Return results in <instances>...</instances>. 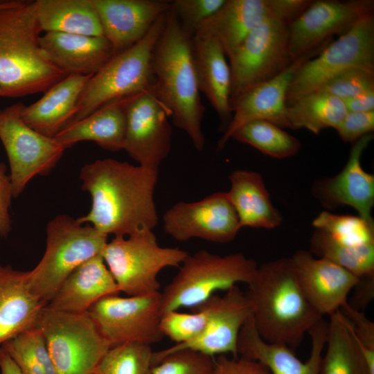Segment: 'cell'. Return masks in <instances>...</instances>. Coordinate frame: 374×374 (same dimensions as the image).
Segmentation results:
<instances>
[{"mask_svg":"<svg viewBox=\"0 0 374 374\" xmlns=\"http://www.w3.org/2000/svg\"><path fill=\"white\" fill-rule=\"evenodd\" d=\"M166 12L159 17L141 40L116 53L91 75L81 93L76 114L71 122L86 117L112 101L152 87V53L165 26Z\"/></svg>","mask_w":374,"mask_h":374,"instance_id":"52a82bcc","label":"cell"},{"mask_svg":"<svg viewBox=\"0 0 374 374\" xmlns=\"http://www.w3.org/2000/svg\"><path fill=\"white\" fill-rule=\"evenodd\" d=\"M291 260L305 298L323 317L337 312L348 301L360 279L327 259L315 258L310 251L299 250Z\"/></svg>","mask_w":374,"mask_h":374,"instance_id":"d6986e66","label":"cell"},{"mask_svg":"<svg viewBox=\"0 0 374 374\" xmlns=\"http://www.w3.org/2000/svg\"><path fill=\"white\" fill-rule=\"evenodd\" d=\"M312 0H265L268 16L290 26L310 6Z\"/></svg>","mask_w":374,"mask_h":374,"instance_id":"bcb514c9","label":"cell"},{"mask_svg":"<svg viewBox=\"0 0 374 374\" xmlns=\"http://www.w3.org/2000/svg\"><path fill=\"white\" fill-rule=\"evenodd\" d=\"M347 113L344 101L322 91L307 94L287 106L290 128H305L318 134L321 130L339 125Z\"/></svg>","mask_w":374,"mask_h":374,"instance_id":"d6a6232c","label":"cell"},{"mask_svg":"<svg viewBox=\"0 0 374 374\" xmlns=\"http://www.w3.org/2000/svg\"><path fill=\"white\" fill-rule=\"evenodd\" d=\"M188 252L177 247H161L152 230L128 236L114 237L102 256L120 292L139 296L159 292V273L179 267Z\"/></svg>","mask_w":374,"mask_h":374,"instance_id":"ba28073f","label":"cell"},{"mask_svg":"<svg viewBox=\"0 0 374 374\" xmlns=\"http://www.w3.org/2000/svg\"><path fill=\"white\" fill-rule=\"evenodd\" d=\"M161 292L100 299L88 310L99 332L110 347L126 342L152 345L164 337L160 328Z\"/></svg>","mask_w":374,"mask_h":374,"instance_id":"4fadbf2b","label":"cell"},{"mask_svg":"<svg viewBox=\"0 0 374 374\" xmlns=\"http://www.w3.org/2000/svg\"><path fill=\"white\" fill-rule=\"evenodd\" d=\"M247 287L256 329L268 343L296 348L323 318L305 298L291 258L258 266Z\"/></svg>","mask_w":374,"mask_h":374,"instance_id":"3957f363","label":"cell"},{"mask_svg":"<svg viewBox=\"0 0 374 374\" xmlns=\"http://www.w3.org/2000/svg\"><path fill=\"white\" fill-rule=\"evenodd\" d=\"M163 227L178 241L196 238L217 243L232 241L241 229L225 192L213 193L197 202L174 204L163 215Z\"/></svg>","mask_w":374,"mask_h":374,"instance_id":"2e32d148","label":"cell"},{"mask_svg":"<svg viewBox=\"0 0 374 374\" xmlns=\"http://www.w3.org/2000/svg\"><path fill=\"white\" fill-rule=\"evenodd\" d=\"M31 355L44 370V374H57L44 337L37 327L19 335Z\"/></svg>","mask_w":374,"mask_h":374,"instance_id":"ee69618b","label":"cell"},{"mask_svg":"<svg viewBox=\"0 0 374 374\" xmlns=\"http://www.w3.org/2000/svg\"><path fill=\"white\" fill-rule=\"evenodd\" d=\"M373 137L369 134L353 143L344 168L338 175L325 181L319 192L325 202L349 206L371 224H374L371 214L374 205V176L363 169L361 158Z\"/></svg>","mask_w":374,"mask_h":374,"instance_id":"cb8c5ba5","label":"cell"},{"mask_svg":"<svg viewBox=\"0 0 374 374\" xmlns=\"http://www.w3.org/2000/svg\"><path fill=\"white\" fill-rule=\"evenodd\" d=\"M267 17L265 0H226L220 9L197 30L204 31L215 38L229 57Z\"/></svg>","mask_w":374,"mask_h":374,"instance_id":"4dcf8cb0","label":"cell"},{"mask_svg":"<svg viewBox=\"0 0 374 374\" xmlns=\"http://www.w3.org/2000/svg\"><path fill=\"white\" fill-rule=\"evenodd\" d=\"M231 138L276 159L292 157L301 148L299 139L267 121L248 123L236 130Z\"/></svg>","mask_w":374,"mask_h":374,"instance_id":"e575fe53","label":"cell"},{"mask_svg":"<svg viewBox=\"0 0 374 374\" xmlns=\"http://www.w3.org/2000/svg\"><path fill=\"white\" fill-rule=\"evenodd\" d=\"M0 374H22L19 368L3 348H0Z\"/></svg>","mask_w":374,"mask_h":374,"instance_id":"816d5d0a","label":"cell"},{"mask_svg":"<svg viewBox=\"0 0 374 374\" xmlns=\"http://www.w3.org/2000/svg\"><path fill=\"white\" fill-rule=\"evenodd\" d=\"M329 317L319 374H374V348L357 338L339 310Z\"/></svg>","mask_w":374,"mask_h":374,"instance_id":"f1b7e54d","label":"cell"},{"mask_svg":"<svg viewBox=\"0 0 374 374\" xmlns=\"http://www.w3.org/2000/svg\"><path fill=\"white\" fill-rule=\"evenodd\" d=\"M93 3L103 36L116 53L141 40L170 8V1L157 0H93Z\"/></svg>","mask_w":374,"mask_h":374,"instance_id":"44dd1931","label":"cell"},{"mask_svg":"<svg viewBox=\"0 0 374 374\" xmlns=\"http://www.w3.org/2000/svg\"><path fill=\"white\" fill-rule=\"evenodd\" d=\"M154 92L175 126L190 138L196 150L204 148L202 121L205 107L195 75L192 36L180 25L170 8L152 53Z\"/></svg>","mask_w":374,"mask_h":374,"instance_id":"277c9868","label":"cell"},{"mask_svg":"<svg viewBox=\"0 0 374 374\" xmlns=\"http://www.w3.org/2000/svg\"><path fill=\"white\" fill-rule=\"evenodd\" d=\"M356 67L374 69L373 12L299 67L288 89L287 106L317 91L333 77Z\"/></svg>","mask_w":374,"mask_h":374,"instance_id":"30bf717a","label":"cell"},{"mask_svg":"<svg viewBox=\"0 0 374 374\" xmlns=\"http://www.w3.org/2000/svg\"><path fill=\"white\" fill-rule=\"evenodd\" d=\"M154 351L150 344L126 342L110 347L93 374H152Z\"/></svg>","mask_w":374,"mask_h":374,"instance_id":"d590c367","label":"cell"},{"mask_svg":"<svg viewBox=\"0 0 374 374\" xmlns=\"http://www.w3.org/2000/svg\"><path fill=\"white\" fill-rule=\"evenodd\" d=\"M169 112L152 88L134 95L126 107L123 150L139 165L158 170L171 148Z\"/></svg>","mask_w":374,"mask_h":374,"instance_id":"9a60e30c","label":"cell"},{"mask_svg":"<svg viewBox=\"0 0 374 374\" xmlns=\"http://www.w3.org/2000/svg\"><path fill=\"white\" fill-rule=\"evenodd\" d=\"M328 329V321L323 317L309 330L311 350L308 359L303 362L291 348L262 339L251 317L240 332L238 355L261 363L271 374H319Z\"/></svg>","mask_w":374,"mask_h":374,"instance_id":"ffe728a7","label":"cell"},{"mask_svg":"<svg viewBox=\"0 0 374 374\" xmlns=\"http://www.w3.org/2000/svg\"><path fill=\"white\" fill-rule=\"evenodd\" d=\"M35 1L0 2V96L39 92L69 75L44 54Z\"/></svg>","mask_w":374,"mask_h":374,"instance_id":"7a4b0ae2","label":"cell"},{"mask_svg":"<svg viewBox=\"0 0 374 374\" xmlns=\"http://www.w3.org/2000/svg\"><path fill=\"white\" fill-rule=\"evenodd\" d=\"M1 347L15 362L22 374H44L42 366L31 355L19 335L8 341Z\"/></svg>","mask_w":374,"mask_h":374,"instance_id":"7dc6e473","label":"cell"},{"mask_svg":"<svg viewBox=\"0 0 374 374\" xmlns=\"http://www.w3.org/2000/svg\"><path fill=\"white\" fill-rule=\"evenodd\" d=\"M45 307L30 287L28 271L0 262V348L19 334L37 328Z\"/></svg>","mask_w":374,"mask_h":374,"instance_id":"603a6c76","label":"cell"},{"mask_svg":"<svg viewBox=\"0 0 374 374\" xmlns=\"http://www.w3.org/2000/svg\"><path fill=\"white\" fill-rule=\"evenodd\" d=\"M209 310V319L204 332L195 339L183 344H175L153 353V366L165 356L181 350H191L208 356L231 354L238 357L237 344L240 332L252 317L250 303L238 285L220 296H212L205 302Z\"/></svg>","mask_w":374,"mask_h":374,"instance_id":"e0dca14e","label":"cell"},{"mask_svg":"<svg viewBox=\"0 0 374 374\" xmlns=\"http://www.w3.org/2000/svg\"><path fill=\"white\" fill-rule=\"evenodd\" d=\"M42 31L103 36L93 0H36Z\"/></svg>","mask_w":374,"mask_h":374,"instance_id":"1f68e13d","label":"cell"},{"mask_svg":"<svg viewBox=\"0 0 374 374\" xmlns=\"http://www.w3.org/2000/svg\"><path fill=\"white\" fill-rule=\"evenodd\" d=\"M373 10V0L313 1L288 26L289 53L292 60L321 50L332 36L345 34Z\"/></svg>","mask_w":374,"mask_h":374,"instance_id":"5bb4252c","label":"cell"},{"mask_svg":"<svg viewBox=\"0 0 374 374\" xmlns=\"http://www.w3.org/2000/svg\"><path fill=\"white\" fill-rule=\"evenodd\" d=\"M310 252L347 269L358 278L374 276V245L352 247L317 230L310 238Z\"/></svg>","mask_w":374,"mask_h":374,"instance_id":"836d02e7","label":"cell"},{"mask_svg":"<svg viewBox=\"0 0 374 374\" xmlns=\"http://www.w3.org/2000/svg\"><path fill=\"white\" fill-rule=\"evenodd\" d=\"M91 75L69 74L40 99L24 107V121L43 135L55 137L74 118L79 98Z\"/></svg>","mask_w":374,"mask_h":374,"instance_id":"4316f807","label":"cell"},{"mask_svg":"<svg viewBox=\"0 0 374 374\" xmlns=\"http://www.w3.org/2000/svg\"><path fill=\"white\" fill-rule=\"evenodd\" d=\"M344 142H355L374 130V111L348 112L335 129Z\"/></svg>","mask_w":374,"mask_h":374,"instance_id":"b9f144b4","label":"cell"},{"mask_svg":"<svg viewBox=\"0 0 374 374\" xmlns=\"http://www.w3.org/2000/svg\"><path fill=\"white\" fill-rule=\"evenodd\" d=\"M312 225L343 244L352 247L374 245V224L359 216L323 211L313 220Z\"/></svg>","mask_w":374,"mask_h":374,"instance_id":"8d00e7d4","label":"cell"},{"mask_svg":"<svg viewBox=\"0 0 374 374\" xmlns=\"http://www.w3.org/2000/svg\"><path fill=\"white\" fill-rule=\"evenodd\" d=\"M119 293L117 284L100 254L73 271L46 307L67 313H85L103 297Z\"/></svg>","mask_w":374,"mask_h":374,"instance_id":"484cf974","label":"cell"},{"mask_svg":"<svg viewBox=\"0 0 374 374\" xmlns=\"http://www.w3.org/2000/svg\"><path fill=\"white\" fill-rule=\"evenodd\" d=\"M1 1H0V2H1Z\"/></svg>","mask_w":374,"mask_h":374,"instance_id":"f5cc1de1","label":"cell"},{"mask_svg":"<svg viewBox=\"0 0 374 374\" xmlns=\"http://www.w3.org/2000/svg\"><path fill=\"white\" fill-rule=\"evenodd\" d=\"M348 112H368L374 111V89L344 100Z\"/></svg>","mask_w":374,"mask_h":374,"instance_id":"681fc988","label":"cell"},{"mask_svg":"<svg viewBox=\"0 0 374 374\" xmlns=\"http://www.w3.org/2000/svg\"><path fill=\"white\" fill-rule=\"evenodd\" d=\"M37 327L57 374H93L110 348L88 312L67 313L45 307Z\"/></svg>","mask_w":374,"mask_h":374,"instance_id":"9c48e42d","label":"cell"},{"mask_svg":"<svg viewBox=\"0 0 374 374\" xmlns=\"http://www.w3.org/2000/svg\"><path fill=\"white\" fill-rule=\"evenodd\" d=\"M339 311L348 321L357 339L365 346L374 348V323L360 310L353 308L348 301Z\"/></svg>","mask_w":374,"mask_h":374,"instance_id":"f6af8a7d","label":"cell"},{"mask_svg":"<svg viewBox=\"0 0 374 374\" xmlns=\"http://www.w3.org/2000/svg\"><path fill=\"white\" fill-rule=\"evenodd\" d=\"M46 248L28 271L30 287L46 305L68 276L88 260L103 253L108 235L66 214L56 215L46 228Z\"/></svg>","mask_w":374,"mask_h":374,"instance_id":"5b68a950","label":"cell"},{"mask_svg":"<svg viewBox=\"0 0 374 374\" xmlns=\"http://www.w3.org/2000/svg\"><path fill=\"white\" fill-rule=\"evenodd\" d=\"M132 96L112 101L84 118L70 122L54 138L65 149L91 141L112 152L123 150L126 107Z\"/></svg>","mask_w":374,"mask_h":374,"instance_id":"83f0119b","label":"cell"},{"mask_svg":"<svg viewBox=\"0 0 374 374\" xmlns=\"http://www.w3.org/2000/svg\"><path fill=\"white\" fill-rule=\"evenodd\" d=\"M256 262L241 253L219 256L206 250L188 254L179 271L161 292V315L172 310L195 309L220 290L226 291L252 279Z\"/></svg>","mask_w":374,"mask_h":374,"instance_id":"8992f818","label":"cell"},{"mask_svg":"<svg viewBox=\"0 0 374 374\" xmlns=\"http://www.w3.org/2000/svg\"><path fill=\"white\" fill-rule=\"evenodd\" d=\"M228 59L232 110L247 91L274 78L293 62L289 53L288 26L268 16Z\"/></svg>","mask_w":374,"mask_h":374,"instance_id":"8fae6325","label":"cell"},{"mask_svg":"<svg viewBox=\"0 0 374 374\" xmlns=\"http://www.w3.org/2000/svg\"><path fill=\"white\" fill-rule=\"evenodd\" d=\"M356 290L355 300L359 310L360 306H366L373 298L374 276L360 278L353 290ZM354 308V307H353Z\"/></svg>","mask_w":374,"mask_h":374,"instance_id":"f907efd6","label":"cell"},{"mask_svg":"<svg viewBox=\"0 0 374 374\" xmlns=\"http://www.w3.org/2000/svg\"><path fill=\"white\" fill-rule=\"evenodd\" d=\"M371 89H374V69L356 67L333 77L316 91L344 100Z\"/></svg>","mask_w":374,"mask_h":374,"instance_id":"f35d334b","label":"cell"},{"mask_svg":"<svg viewBox=\"0 0 374 374\" xmlns=\"http://www.w3.org/2000/svg\"><path fill=\"white\" fill-rule=\"evenodd\" d=\"M211 374H271L261 363L243 357L218 355Z\"/></svg>","mask_w":374,"mask_h":374,"instance_id":"7bdbcfd3","label":"cell"},{"mask_svg":"<svg viewBox=\"0 0 374 374\" xmlns=\"http://www.w3.org/2000/svg\"><path fill=\"white\" fill-rule=\"evenodd\" d=\"M321 51L294 60L278 75L243 94L232 107L231 122L217 142V149L224 147L236 130L254 121H267L281 128H290L287 118V95L290 85L299 67Z\"/></svg>","mask_w":374,"mask_h":374,"instance_id":"ac0fdd59","label":"cell"},{"mask_svg":"<svg viewBox=\"0 0 374 374\" xmlns=\"http://www.w3.org/2000/svg\"><path fill=\"white\" fill-rule=\"evenodd\" d=\"M192 55L199 91L209 101L226 130L233 114L229 103L231 71L227 57L215 38L199 30L192 37Z\"/></svg>","mask_w":374,"mask_h":374,"instance_id":"7402d4cb","label":"cell"},{"mask_svg":"<svg viewBox=\"0 0 374 374\" xmlns=\"http://www.w3.org/2000/svg\"><path fill=\"white\" fill-rule=\"evenodd\" d=\"M227 192L239 219L240 227L274 229L283 217L274 206L262 176L254 171L236 170L229 177Z\"/></svg>","mask_w":374,"mask_h":374,"instance_id":"f546056e","label":"cell"},{"mask_svg":"<svg viewBox=\"0 0 374 374\" xmlns=\"http://www.w3.org/2000/svg\"><path fill=\"white\" fill-rule=\"evenodd\" d=\"M80 178L82 190L91 199L89 213L77 218L80 223L114 237L153 230L157 226L154 193L158 170L103 159L86 163Z\"/></svg>","mask_w":374,"mask_h":374,"instance_id":"6da1fadb","label":"cell"},{"mask_svg":"<svg viewBox=\"0 0 374 374\" xmlns=\"http://www.w3.org/2000/svg\"><path fill=\"white\" fill-rule=\"evenodd\" d=\"M214 361L213 357L181 350L165 356L153 366L152 374H211Z\"/></svg>","mask_w":374,"mask_h":374,"instance_id":"ab89813d","label":"cell"},{"mask_svg":"<svg viewBox=\"0 0 374 374\" xmlns=\"http://www.w3.org/2000/svg\"><path fill=\"white\" fill-rule=\"evenodd\" d=\"M226 0H174L170 1L183 29L193 36L199 26L224 5Z\"/></svg>","mask_w":374,"mask_h":374,"instance_id":"60d3db41","label":"cell"},{"mask_svg":"<svg viewBox=\"0 0 374 374\" xmlns=\"http://www.w3.org/2000/svg\"><path fill=\"white\" fill-rule=\"evenodd\" d=\"M21 102L0 109V139L10 166L13 197H17L35 176L46 175L66 150L54 137L28 125L21 116Z\"/></svg>","mask_w":374,"mask_h":374,"instance_id":"7c38bea8","label":"cell"},{"mask_svg":"<svg viewBox=\"0 0 374 374\" xmlns=\"http://www.w3.org/2000/svg\"><path fill=\"white\" fill-rule=\"evenodd\" d=\"M13 198L10 175L4 163H0V238H6L12 230L10 208Z\"/></svg>","mask_w":374,"mask_h":374,"instance_id":"c3c4849f","label":"cell"},{"mask_svg":"<svg viewBox=\"0 0 374 374\" xmlns=\"http://www.w3.org/2000/svg\"><path fill=\"white\" fill-rule=\"evenodd\" d=\"M39 42L46 57L69 74L93 75L116 54L104 36L46 32Z\"/></svg>","mask_w":374,"mask_h":374,"instance_id":"d4e9b609","label":"cell"},{"mask_svg":"<svg viewBox=\"0 0 374 374\" xmlns=\"http://www.w3.org/2000/svg\"><path fill=\"white\" fill-rule=\"evenodd\" d=\"M209 319V310L205 303L193 309L191 313L172 310L161 315L160 328L163 336L175 344L188 343L205 330Z\"/></svg>","mask_w":374,"mask_h":374,"instance_id":"74e56055","label":"cell"}]
</instances>
